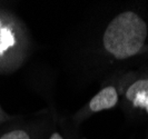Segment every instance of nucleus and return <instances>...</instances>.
<instances>
[{
	"mask_svg": "<svg viewBox=\"0 0 148 139\" xmlns=\"http://www.w3.org/2000/svg\"><path fill=\"white\" fill-rule=\"evenodd\" d=\"M148 26L137 12L127 10L112 18L103 35V46L107 53L117 60L138 55L145 47Z\"/></svg>",
	"mask_w": 148,
	"mask_h": 139,
	"instance_id": "obj_1",
	"label": "nucleus"
},
{
	"mask_svg": "<svg viewBox=\"0 0 148 139\" xmlns=\"http://www.w3.org/2000/svg\"><path fill=\"white\" fill-rule=\"evenodd\" d=\"M118 91L114 86L103 88L89 101V109L91 112H99L103 110L114 108L118 103Z\"/></svg>",
	"mask_w": 148,
	"mask_h": 139,
	"instance_id": "obj_2",
	"label": "nucleus"
},
{
	"mask_svg": "<svg viewBox=\"0 0 148 139\" xmlns=\"http://www.w3.org/2000/svg\"><path fill=\"white\" fill-rule=\"evenodd\" d=\"M126 98L134 107L145 108L148 111V79H139L135 81L127 89Z\"/></svg>",
	"mask_w": 148,
	"mask_h": 139,
	"instance_id": "obj_3",
	"label": "nucleus"
},
{
	"mask_svg": "<svg viewBox=\"0 0 148 139\" xmlns=\"http://www.w3.org/2000/svg\"><path fill=\"white\" fill-rule=\"evenodd\" d=\"M15 45V35L10 28L3 27L0 21V56H2L5 51Z\"/></svg>",
	"mask_w": 148,
	"mask_h": 139,
	"instance_id": "obj_4",
	"label": "nucleus"
},
{
	"mask_svg": "<svg viewBox=\"0 0 148 139\" xmlns=\"http://www.w3.org/2000/svg\"><path fill=\"white\" fill-rule=\"evenodd\" d=\"M0 139H30V136L28 135V132L22 129H15L3 134Z\"/></svg>",
	"mask_w": 148,
	"mask_h": 139,
	"instance_id": "obj_5",
	"label": "nucleus"
},
{
	"mask_svg": "<svg viewBox=\"0 0 148 139\" xmlns=\"http://www.w3.org/2000/svg\"><path fill=\"white\" fill-rule=\"evenodd\" d=\"M49 139H64V137L60 135L59 132H53V134L50 135Z\"/></svg>",
	"mask_w": 148,
	"mask_h": 139,
	"instance_id": "obj_6",
	"label": "nucleus"
}]
</instances>
